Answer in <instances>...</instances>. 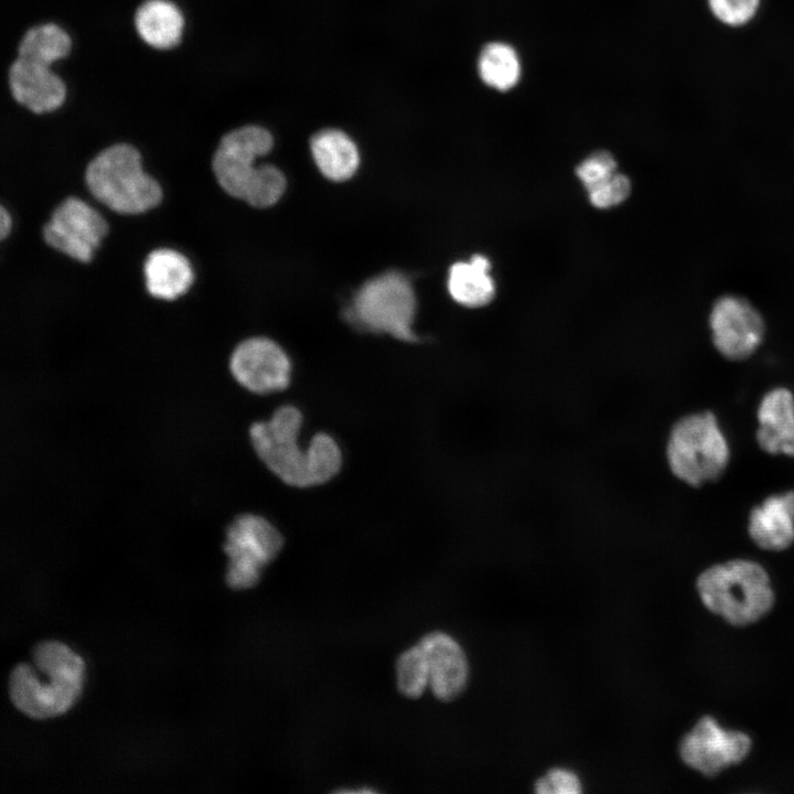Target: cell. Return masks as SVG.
<instances>
[{"label":"cell","mask_w":794,"mask_h":794,"mask_svg":"<svg viewBox=\"0 0 794 794\" xmlns=\"http://www.w3.org/2000/svg\"><path fill=\"white\" fill-rule=\"evenodd\" d=\"M302 421L299 408L283 405L268 420L249 427L251 446L266 468L285 484L300 489L331 481L343 465L341 447L326 432L315 433L305 448L299 444Z\"/></svg>","instance_id":"cell-1"},{"label":"cell","mask_w":794,"mask_h":794,"mask_svg":"<svg viewBox=\"0 0 794 794\" xmlns=\"http://www.w3.org/2000/svg\"><path fill=\"white\" fill-rule=\"evenodd\" d=\"M83 682L82 657L66 644L47 640L32 648L29 662L12 668L9 696L24 715L45 719L68 710L78 698Z\"/></svg>","instance_id":"cell-2"},{"label":"cell","mask_w":794,"mask_h":794,"mask_svg":"<svg viewBox=\"0 0 794 794\" xmlns=\"http://www.w3.org/2000/svg\"><path fill=\"white\" fill-rule=\"evenodd\" d=\"M272 144L270 132L259 126H244L224 135L212 159L219 186L254 207L277 203L286 189L285 175L273 165L255 164Z\"/></svg>","instance_id":"cell-3"},{"label":"cell","mask_w":794,"mask_h":794,"mask_svg":"<svg viewBox=\"0 0 794 794\" xmlns=\"http://www.w3.org/2000/svg\"><path fill=\"white\" fill-rule=\"evenodd\" d=\"M704 604L737 626L751 624L773 607L774 593L764 568L734 559L706 569L697 579Z\"/></svg>","instance_id":"cell-4"},{"label":"cell","mask_w":794,"mask_h":794,"mask_svg":"<svg viewBox=\"0 0 794 794\" xmlns=\"http://www.w3.org/2000/svg\"><path fill=\"white\" fill-rule=\"evenodd\" d=\"M85 182L93 196L119 214H140L162 198L160 184L147 174L139 151L128 143L101 150L87 165Z\"/></svg>","instance_id":"cell-5"},{"label":"cell","mask_w":794,"mask_h":794,"mask_svg":"<svg viewBox=\"0 0 794 794\" xmlns=\"http://www.w3.org/2000/svg\"><path fill=\"white\" fill-rule=\"evenodd\" d=\"M729 447L710 411L687 415L674 423L666 443L672 473L698 487L718 480L729 462Z\"/></svg>","instance_id":"cell-6"},{"label":"cell","mask_w":794,"mask_h":794,"mask_svg":"<svg viewBox=\"0 0 794 794\" xmlns=\"http://www.w3.org/2000/svg\"><path fill=\"white\" fill-rule=\"evenodd\" d=\"M416 297L410 281L387 272L365 282L355 294L348 319L363 331L415 342Z\"/></svg>","instance_id":"cell-7"},{"label":"cell","mask_w":794,"mask_h":794,"mask_svg":"<svg viewBox=\"0 0 794 794\" xmlns=\"http://www.w3.org/2000/svg\"><path fill=\"white\" fill-rule=\"evenodd\" d=\"M282 546V534L266 517L254 513L237 515L227 526L223 544L228 558V587L236 590L255 587Z\"/></svg>","instance_id":"cell-8"},{"label":"cell","mask_w":794,"mask_h":794,"mask_svg":"<svg viewBox=\"0 0 794 794\" xmlns=\"http://www.w3.org/2000/svg\"><path fill=\"white\" fill-rule=\"evenodd\" d=\"M712 344L730 361L750 357L763 341L765 322L760 311L734 293L718 297L708 315Z\"/></svg>","instance_id":"cell-9"},{"label":"cell","mask_w":794,"mask_h":794,"mask_svg":"<svg viewBox=\"0 0 794 794\" xmlns=\"http://www.w3.org/2000/svg\"><path fill=\"white\" fill-rule=\"evenodd\" d=\"M107 230V223L99 213L84 201L69 196L52 212L43 227V238L57 251L88 262Z\"/></svg>","instance_id":"cell-10"},{"label":"cell","mask_w":794,"mask_h":794,"mask_svg":"<svg viewBox=\"0 0 794 794\" xmlns=\"http://www.w3.org/2000/svg\"><path fill=\"white\" fill-rule=\"evenodd\" d=\"M233 378L256 395L282 391L291 382V361L270 339L256 336L242 341L229 357Z\"/></svg>","instance_id":"cell-11"},{"label":"cell","mask_w":794,"mask_h":794,"mask_svg":"<svg viewBox=\"0 0 794 794\" xmlns=\"http://www.w3.org/2000/svg\"><path fill=\"white\" fill-rule=\"evenodd\" d=\"M750 749L748 734L723 729L713 718L706 716L682 739L679 754L689 768L713 776L725 768L741 762Z\"/></svg>","instance_id":"cell-12"},{"label":"cell","mask_w":794,"mask_h":794,"mask_svg":"<svg viewBox=\"0 0 794 794\" xmlns=\"http://www.w3.org/2000/svg\"><path fill=\"white\" fill-rule=\"evenodd\" d=\"M429 667V687L441 701H452L466 688L470 678L468 656L460 643L442 631L426 634L418 643Z\"/></svg>","instance_id":"cell-13"},{"label":"cell","mask_w":794,"mask_h":794,"mask_svg":"<svg viewBox=\"0 0 794 794\" xmlns=\"http://www.w3.org/2000/svg\"><path fill=\"white\" fill-rule=\"evenodd\" d=\"M13 98L35 114L51 112L65 100L66 86L49 66L18 57L9 68Z\"/></svg>","instance_id":"cell-14"},{"label":"cell","mask_w":794,"mask_h":794,"mask_svg":"<svg viewBox=\"0 0 794 794\" xmlns=\"http://www.w3.org/2000/svg\"><path fill=\"white\" fill-rule=\"evenodd\" d=\"M749 535L757 546L779 551L794 543V491L766 497L749 516Z\"/></svg>","instance_id":"cell-15"},{"label":"cell","mask_w":794,"mask_h":794,"mask_svg":"<svg viewBox=\"0 0 794 794\" xmlns=\"http://www.w3.org/2000/svg\"><path fill=\"white\" fill-rule=\"evenodd\" d=\"M758 443L770 454L794 457V396L786 388H774L758 409Z\"/></svg>","instance_id":"cell-16"},{"label":"cell","mask_w":794,"mask_h":794,"mask_svg":"<svg viewBox=\"0 0 794 794\" xmlns=\"http://www.w3.org/2000/svg\"><path fill=\"white\" fill-rule=\"evenodd\" d=\"M448 291L452 300L468 309H481L493 302L496 281L492 275V261L483 254H474L466 260L454 262L448 273Z\"/></svg>","instance_id":"cell-17"},{"label":"cell","mask_w":794,"mask_h":794,"mask_svg":"<svg viewBox=\"0 0 794 794\" xmlns=\"http://www.w3.org/2000/svg\"><path fill=\"white\" fill-rule=\"evenodd\" d=\"M146 288L158 299L174 300L193 282V270L185 256L170 248L152 250L143 264Z\"/></svg>","instance_id":"cell-18"},{"label":"cell","mask_w":794,"mask_h":794,"mask_svg":"<svg viewBox=\"0 0 794 794\" xmlns=\"http://www.w3.org/2000/svg\"><path fill=\"white\" fill-rule=\"evenodd\" d=\"M135 25L148 45L168 50L179 44L184 19L179 8L168 0H147L136 11Z\"/></svg>","instance_id":"cell-19"},{"label":"cell","mask_w":794,"mask_h":794,"mask_svg":"<svg viewBox=\"0 0 794 794\" xmlns=\"http://www.w3.org/2000/svg\"><path fill=\"white\" fill-rule=\"evenodd\" d=\"M310 148L316 167L332 181H345L357 170L358 150L354 141L341 130L324 129L316 132Z\"/></svg>","instance_id":"cell-20"},{"label":"cell","mask_w":794,"mask_h":794,"mask_svg":"<svg viewBox=\"0 0 794 794\" xmlns=\"http://www.w3.org/2000/svg\"><path fill=\"white\" fill-rule=\"evenodd\" d=\"M71 47V37L61 26L44 23L25 32L18 47V57L50 67L67 56Z\"/></svg>","instance_id":"cell-21"},{"label":"cell","mask_w":794,"mask_h":794,"mask_svg":"<svg viewBox=\"0 0 794 794\" xmlns=\"http://www.w3.org/2000/svg\"><path fill=\"white\" fill-rule=\"evenodd\" d=\"M482 81L498 90L514 87L521 76V63L516 51L508 44L494 42L482 50L478 62Z\"/></svg>","instance_id":"cell-22"},{"label":"cell","mask_w":794,"mask_h":794,"mask_svg":"<svg viewBox=\"0 0 794 794\" xmlns=\"http://www.w3.org/2000/svg\"><path fill=\"white\" fill-rule=\"evenodd\" d=\"M398 690L408 698L420 697L429 686L427 657L419 644L403 652L396 663Z\"/></svg>","instance_id":"cell-23"},{"label":"cell","mask_w":794,"mask_h":794,"mask_svg":"<svg viewBox=\"0 0 794 794\" xmlns=\"http://www.w3.org/2000/svg\"><path fill=\"white\" fill-rule=\"evenodd\" d=\"M633 184L620 170L609 179L586 191L590 205L600 211L615 208L631 196Z\"/></svg>","instance_id":"cell-24"},{"label":"cell","mask_w":794,"mask_h":794,"mask_svg":"<svg viewBox=\"0 0 794 794\" xmlns=\"http://www.w3.org/2000/svg\"><path fill=\"white\" fill-rule=\"evenodd\" d=\"M619 171L615 157L607 150H597L583 158L575 169L576 178L587 191Z\"/></svg>","instance_id":"cell-25"},{"label":"cell","mask_w":794,"mask_h":794,"mask_svg":"<svg viewBox=\"0 0 794 794\" xmlns=\"http://www.w3.org/2000/svg\"><path fill=\"white\" fill-rule=\"evenodd\" d=\"M534 791L538 794H578L582 792V783L575 771L555 766L535 781Z\"/></svg>","instance_id":"cell-26"},{"label":"cell","mask_w":794,"mask_h":794,"mask_svg":"<svg viewBox=\"0 0 794 794\" xmlns=\"http://www.w3.org/2000/svg\"><path fill=\"white\" fill-rule=\"evenodd\" d=\"M759 4L760 0H708L713 15L732 26L749 22L755 14Z\"/></svg>","instance_id":"cell-27"},{"label":"cell","mask_w":794,"mask_h":794,"mask_svg":"<svg viewBox=\"0 0 794 794\" xmlns=\"http://www.w3.org/2000/svg\"><path fill=\"white\" fill-rule=\"evenodd\" d=\"M11 228V218L7 210L0 207V239H4Z\"/></svg>","instance_id":"cell-28"}]
</instances>
